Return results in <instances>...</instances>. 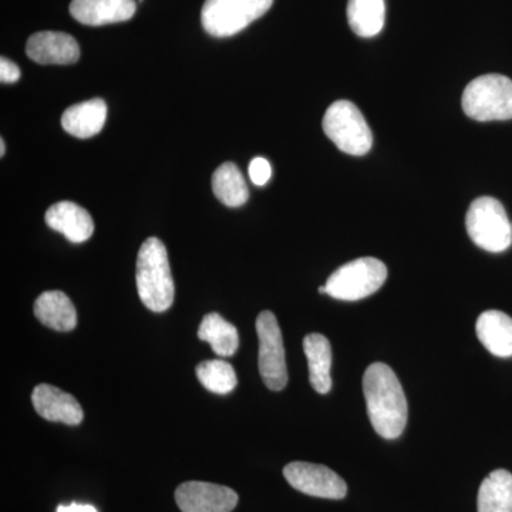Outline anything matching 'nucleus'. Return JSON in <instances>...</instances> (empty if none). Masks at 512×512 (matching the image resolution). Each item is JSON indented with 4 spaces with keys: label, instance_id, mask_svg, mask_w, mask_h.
<instances>
[{
    "label": "nucleus",
    "instance_id": "20e7f679",
    "mask_svg": "<svg viewBox=\"0 0 512 512\" xmlns=\"http://www.w3.org/2000/svg\"><path fill=\"white\" fill-rule=\"evenodd\" d=\"M471 241L488 252H504L512 244V225L500 201L491 197L471 202L466 217Z\"/></svg>",
    "mask_w": 512,
    "mask_h": 512
},
{
    "label": "nucleus",
    "instance_id": "9d476101",
    "mask_svg": "<svg viewBox=\"0 0 512 512\" xmlns=\"http://www.w3.org/2000/svg\"><path fill=\"white\" fill-rule=\"evenodd\" d=\"M175 501L183 512H231L238 494L225 485L187 481L175 490Z\"/></svg>",
    "mask_w": 512,
    "mask_h": 512
},
{
    "label": "nucleus",
    "instance_id": "423d86ee",
    "mask_svg": "<svg viewBox=\"0 0 512 512\" xmlns=\"http://www.w3.org/2000/svg\"><path fill=\"white\" fill-rule=\"evenodd\" d=\"M387 279V268L376 258H360L340 266L326 282V295L355 302L379 291Z\"/></svg>",
    "mask_w": 512,
    "mask_h": 512
},
{
    "label": "nucleus",
    "instance_id": "a878e982",
    "mask_svg": "<svg viewBox=\"0 0 512 512\" xmlns=\"http://www.w3.org/2000/svg\"><path fill=\"white\" fill-rule=\"evenodd\" d=\"M56 512H97L93 505L89 504H70V505H59Z\"/></svg>",
    "mask_w": 512,
    "mask_h": 512
},
{
    "label": "nucleus",
    "instance_id": "6ab92c4d",
    "mask_svg": "<svg viewBox=\"0 0 512 512\" xmlns=\"http://www.w3.org/2000/svg\"><path fill=\"white\" fill-rule=\"evenodd\" d=\"M478 512H512V474L495 470L481 483L477 498Z\"/></svg>",
    "mask_w": 512,
    "mask_h": 512
},
{
    "label": "nucleus",
    "instance_id": "f03ea898",
    "mask_svg": "<svg viewBox=\"0 0 512 512\" xmlns=\"http://www.w3.org/2000/svg\"><path fill=\"white\" fill-rule=\"evenodd\" d=\"M138 296L150 311L161 313L173 305L175 286L168 262L167 248L160 239L148 238L137 256Z\"/></svg>",
    "mask_w": 512,
    "mask_h": 512
},
{
    "label": "nucleus",
    "instance_id": "aec40b11",
    "mask_svg": "<svg viewBox=\"0 0 512 512\" xmlns=\"http://www.w3.org/2000/svg\"><path fill=\"white\" fill-rule=\"evenodd\" d=\"M198 338L210 343L215 355L222 357L234 356L239 346L237 328L215 312L208 313L202 319Z\"/></svg>",
    "mask_w": 512,
    "mask_h": 512
},
{
    "label": "nucleus",
    "instance_id": "dca6fc26",
    "mask_svg": "<svg viewBox=\"0 0 512 512\" xmlns=\"http://www.w3.org/2000/svg\"><path fill=\"white\" fill-rule=\"evenodd\" d=\"M36 319L57 332H70L77 326V312L66 293L49 291L42 293L33 306Z\"/></svg>",
    "mask_w": 512,
    "mask_h": 512
},
{
    "label": "nucleus",
    "instance_id": "1a4fd4ad",
    "mask_svg": "<svg viewBox=\"0 0 512 512\" xmlns=\"http://www.w3.org/2000/svg\"><path fill=\"white\" fill-rule=\"evenodd\" d=\"M284 477L295 490L306 495L328 500H342L348 494V485L329 467L295 461L284 468Z\"/></svg>",
    "mask_w": 512,
    "mask_h": 512
},
{
    "label": "nucleus",
    "instance_id": "0eeeda50",
    "mask_svg": "<svg viewBox=\"0 0 512 512\" xmlns=\"http://www.w3.org/2000/svg\"><path fill=\"white\" fill-rule=\"evenodd\" d=\"M274 0H205L202 28L214 37L237 35L271 9Z\"/></svg>",
    "mask_w": 512,
    "mask_h": 512
},
{
    "label": "nucleus",
    "instance_id": "4468645a",
    "mask_svg": "<svg viewBox=\"0 0 512 512\" xmlns=\"http://www.w3.org/2000/svg\"><path fill=\"white\" fill-rule=\"evenodd\" d=\"M46 224L60 232L73 244H82L92 237L94 222L84 208L70 201H60L47 210Z\"/></svg>",
    "mask_w": 512,
    "mask_h": 512
},
{
    "label": "nucleus",
    "instance_id": "2eb2a0df",
    "mask_svg": "<svg viewBox=\"0 0 512 512\" xmlns=\"http://www.w3.org/2000/svg\"><path fill=\"white\" fill-rule=\"evenodd\" d=\"M107 119V104L101 99H92L74 104L63 113L64 131L77 138H90L103 130Z\"/></svg>",
    "mask_w": 512,
    "mask_h": 512
},
{
    "label": "nucleus",
    "instance_id": "9b49d317",
    "mask_svg": "<svg viewBox=\"0 0 512 512\" xmlns=\"http://www.w3.org/2000/svg\"><path fill=\"white\" fill-rule=\"evenodd\" d=\"M32 404L40 417L53 423L79 426L83 421V409L76 397L50 384H39L35 387Z\"/></svg>",
    "mask_w": 512,
    "mask_h": 512
},
{
    "label": "nucleus",
    "instance_id": "6e6552de",
    "mask_svg": "<svg viewBox=\"0 0 512 512\" xmlns=\"http://www.w3.org/2000/svg\"><path fill=\"white\" fill-rule=\"evenodd\" d=\"M259 339V372L269 390L281 392L288 384L284 339L274 313L264 311L256 319Z\"/></svg>",
    "mask_w": 512,
    "mask_h": 512
},
{
    "label": "nucleus",
    "instance_id": "412c9836",
    "mask_svg": "<svg viewBox=\"0 0 512 512\" xmlns=\"http://www.w3.org/2000/svg\"><path fill=\"white\" fill-rule=\"evenodd\" d=\"M348 20L357 36L369 39L379 35L386 20L384 0H349Z\"/></svg>",
    "mask_w": 512,
    "mask_h": 512
},
{
    "label": "nucleus",
    "instance_id": "bb28decb",
    "mask_svg": "<svg viewBox=\"0 0 512 512\" xmlns=\"http://www.w3.org/2000/svg\"><path fill=\"white\" fill-rule=\"evenodd\" d=\"M6 146L5 141L0 140V156H5Z\"/></svg>",
    "mask_w": 512,
    "mask_h": 512
},
{
    "label": "nucleus",
    "instance_id": "7ed1b4c3",
    "mask_svg": "<svg viewBox=\"0 0 512 512\" xmlns=\"http://www.w3.org/2000/svg\"><path fill=\"white\" fill-rule=\"evenodd\" d=\"M464 113L477 121L512 119V80L501 74L477 77L464 90Z\"/></svg>",
    "mask_w": 512,
    "mask_h": 512
},
{
    "label": "nucleus",
    "instance_id": "a211bd4d",
    "mask_svg": "<svg viewBox=\"0 0 512 512\" xmlns=\"http://www.w3.org/2000/svg\"><path fill=\"white\" fill-rule=\"evenodd\" d=\"M303 350L309 365V380L319 394H328L332 389V346L326 336L311 333L303 339Z\"/></svg>",
    "mask_w": 512,
    "mask_h": 512
},
{
    "label": "nucleus",
    "instance_id": "cd10ccee",
    "mask_svg": "<svg viewBox=\"0 0 512 512\" xmlns=\"http://www.w3.org/2000/svg\"><path fill=\"white\" fill-rule=\"evenodd\" d=\"M319 293H326V286H320Z\"/></svg>",
    "mask_w": 512,
    "mask_h": 512
},
{
    "label": "nucleus",
    "instance_id": "5701e85b",
    "mask_svg": "<svg viewBox=\"0 0 512 512\" xmlns=\"http://www.w3.org/2000/svg\"><path fill=\"white\" fill-rule=\"evenodd\" d=\"M197 377L205 389L215 394H229L237 387V373L224 360H207L197 366Z\"/></svg>",
    "mask_w": 512,
    "mask_h": 512
},
{
    "label": "nucleus",
    "instance_id": "c85d7f7f",
    "mask_svg": "<svg viewBox=\"0 0 512 512\" xmlns=\"http://www.w3.org/2000/svg\"><path fill=\"white\" fill-rule=\"evenodd\" d=\"M511 225H512V222H511Z\"/></svg>",
    "mask_w": 512,
    "mask_h": 512
},
{
    "label": "nucleus",
    "instance_id": "39448f33",
    "mask_svg": "<svg viewBox=\"0 0 512 512\" xmlns=\"http://www.w3.org/2000/svg\"><path fill=\"white\" fill-rule=\"evenodd\" d=\"M323 131L343 153L362 157L373 144L372 131L352 101H335L323 117Z\"/></svg>",
    "mask_w": 512,
    "mask_h": 512
},
{
    "label": "nucleus",
    "instance_id": "f8f14e48",
    "mask_svg": "<svg viewBox=\"0 0 512 512\" xmlns=\"http://www.w3.org/2000/svg\"><path fill=\"white\" fill-rule=\"evenodd\" d=\"M26 53L39 64L76 63L80 59V47L73 36L63 32H37L29 37Z\"/></svg>",
    "mask_w": 512,
    "mask_h": 512
},
{
    "label": "nucleus",
    "instance_id": "393cba45",
    "mask_svg": "<svg viewBox=\"0 0 512 512\" xmlns=\"http://www.w3.org/2000/svg\"><path fill=\"white\" fill-rule=\"evenodd\" d=\"M19 79L20 70L18 64L6 59V57H2L0 59V80H2V83L12 84L18 82Z\"/></svg>",
    "mask_w": 512,
    "mask_h": 512
},
{
    "label": "nucleus",
    "instance_id": "f3484780",
    "mask_svg": "<svg viewBox=\"0 0 512 512\" xmlns=\"http://www.w3.org/2000/svg\"><path fill=\"white\" fill-rule=\"evenodd\" d=\"M477 338L491 355L512 356V318L500 311L481 313L476 325Z\"/></svg>",
    "mask_w": 512,
    "mask_h": 512
},
{
    "label": "nucleus",
    "instance_id": "f257e3e1",
    "mask_svg": "<svg viewBox=\"0 0 512 512\" xmlns=\"http://www.w3.org/2000/svg\"><path fill=\"white\" fill-rule=\"evenodd\" d=\"M363 393L370 423L379 436L394 440L406 429V394L396 373L384 363H373L363 376Z\"/></svg>",
    "mask_w": 512,
    "mask_h": 512
},
{
    "label": "nucleus",
    "instance_id": "ddd939ff",
    "mask_svg": "<svg viewBox=\"0 0 512 512\" xmlns=\"http://www.w3.org/2000/svg\"><path fill=\"white\" fill-rule=\"evenodd\" d=\"M137 10L136 0H73L70 13L87 26L126 22Z\"/></svg>",
    "mask_w": 512,
    "mask_h": 512
},
{
    "label": "nucleus",
    "instance_id": "b1692460",
    "mask_svg": "<svg viewBox=\"0 0 512 512\" xmlns=\"http://www.w3.org/2000/svg\"><path fill=\"white\" fill-rule=\"evenodd\" d=\"M249 178L258 187H264L271 180L272 167L264 157H256L249 164Z\"/></svg>",
    "mask_w": 512,
    "mask_h": 512
},
{
    "label": "nucleus",
    "instance_id": "4be33fe9",
    "mask_svg": "<svg viewBox=\"0 0 512 512\" xmlns=\"http://www.w3.org/2000/svg\"><path fill=\"white\" fill-rule=\"evenodd\" d=\"M215 197L227 207H241L249 198L248 185L244 175L234 163H225L215 170L212 177Z\"/></svg>",
    "mask_w": 512,
    "mask_h": 512
}]
</instances>
